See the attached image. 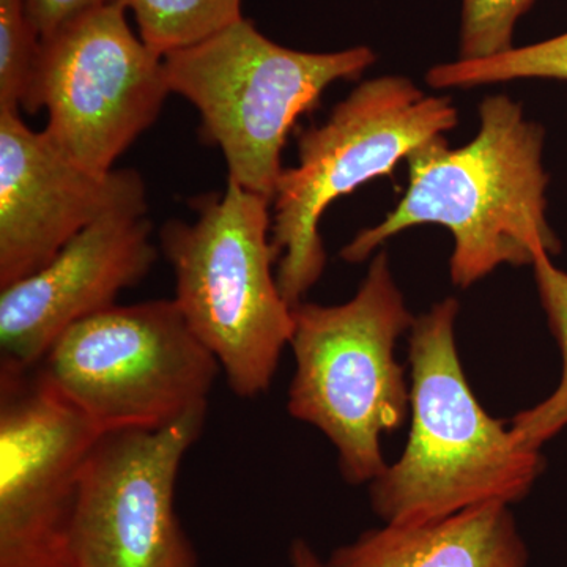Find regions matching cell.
<instances>
[{"label":"cell","instance_id":"7","mask_svg":"<svg viewBox=\"0 0 567 567\" xmlns=\"http://www.w3.org/2000/svg\"><path fill=\"white\" fill-rule=\"evenodd\" d=\"M219 369L174 298L115 305L81 320L39 365L102 434L156 431L208 406Z\"/></svg>","mask_w":567,"mask_h":567},{"label":"cell","instance_id":"19","mask_svg":"<svg viewBox=\"0 0 567 567\" xmlns=\"http://www.w3.org/2000/svg\"><path fill=\"white\" fill-rule=\"evenodd\" d=\"M115 0H28L29 17L40 39H47L85 11Z\"/></svg>","mask_w":567,"mask_h":567},{"label":"cell","instance_id":"15","mask_svg":"<svg viewBox=\"0 0 567 567\" xmlns=\"http://www.w3.org/2000/svg\"><path fill=\"white\" fill-rule=\"evenodd\" d=\"M132 10L141 39L159 54L181 50L240 21L241 0H117Z\"/></svg>","mask_w":567,"mask_h":567},{"label":"cell","instance_id":"6","mask_svg":"<svg viewBox=\"0 0 567 567\" xmlns=\"http://www.w3.org/2000/svg\"><path fill=\"white\" fill-rule=\"evenodd\" d=\"M456 125L450 96L425 95L404 76H380L353 89L323 125L301 130L297 166L282 171L271 200L276 278L287 303H303L323 275L319 224L327 208Z\"/></svg>","mask_w":567,"mask_h":567},{"label":"cell","instance_id":"12","mask_svg":"<svg viewBox=\"0 0 567 567\" xmlns=\"http://www.w3.org/2000/svg\"><path fill=\"white\" fill-rule=\"evenodd\" d=\"M147 215H111L85 227L35 274L0 289L2 363L39 368L70 327L115 306L158 259Z\"/></svg>","mask_w":567,"mask_h":567},{"label":"cell","instance_id":"10","mask_svg":"<svg viewBox=\"0 0 567 567\" xmlns=\"http://www.w3.org/2000/svg\"><path fill=\"white\" fill-rule=\"evenodd\" d=\"M207 412L200 406L156 431L100 436L82 473L73 567H199L175 511V486Z\"/></svg>","mask_w":567,"mask_h":567},{"label":"cell","instance_id":"17","mask_svg":"<svg viewBox=\"0 0 567 567\" xmlns=\"http://www.w3.org/2000/svg\"><path fill=\"white\" fill-rule=\"evenodd\" d=\"M40 41L28 0H0V110L24 111Z\"/></svg>","mask_w":567,"mask_h":567},{"label":"cell","instance_id":"9","mask_svg":"<svg viewBox=\"0 0 567 567\" xmlns=\"http://www.w3.org/2000/svg\"><path fill=\"white\" fill-rule=\"evenodd\" d=\"M102 435L39 368L0 363V567H73L82 473Z\"/></svg>","mask_w":567,"mask_h":567},{"label":"cell","instance_id":"2","mask_svg":"<svg viewBox=\"0 0 567 567\" xmlns=\"http://www.w3.org/2000/svg\"><path fill=\"white\" fill-rule=\"evenodd\" d=\"M456 298L410 328L412 427L401 458L371 483V505L388 525H421L468 507L514 505L546 468L540 451L518 445L468 385L456 346Z\"/></svg>","mask_w":567,"mask_h":567},{"label":"cell","instance_id":"13","mask_svg":"<svg viewBox=\"0 0 567 567\" xmlns=\"http://www.w3.org/2000/svg\"><path fill=\"white\" fill-rule=\"evenodd\" d=\"M528 550L509 506L468 507L421 525L369 529L336 548L327 567H527Z\"/></svg>","mask_w":567,"mask_h":567},{"label":"cell","instance_id":"18","mask_svg":"<svg viewBox=\"0 0 567 567\" xmlns=\"http://www.w3.org/2000/svg\"><path fill=\"white\" fill-rule=\"evenodd\" d=\"M536 0H462L458 61H483L513 50L518 18Z\"/></svg>","mask_w":567,"mask_h":567},{"label":"cell","instance_id":"5","mask_svg":"<svg viewBox=\"0 0 567 567\" xmlns=\"http://www.w3.org/2000/svg\"><path fill=\"white\" fill-rule=\"evenodd\" d=\"M163 58L171 92L199 111L205 137L221 148L229 178L271 200L298 118L315 110L333 82L358 80L377 61L368 47L290 50L245 17Z\"/></svg>","mask_w":567,"mask_h":567},{"label":"cell","instance_id":"14","mask_svg":"<svg viewBox=\"0 0 567 567\" xmlns=\"http://www.w3.org/2000/svg\"><path fill=\"white\" fill-rule=\"evenodd\" d=\"M532 267L548 327L561 350L563 374L557 390L546 401L517 413L509 429L518 445L540 451L567 427V274L555 267L547 254L537 257Z\"/></svg>","mask_w":567,"mask_h":567},{"label":"cell","instance_id":"3","mask_svg":"<svg viewBox=\"0 0 567 567\" xmlns=\"http://www.w3.org/2000/svg\"><path fill=\"white\" fill-rule=\"evenodd\" d=\"M415 319L385 249L375 254L352 300L293 308L287 410L333 443L347 483H372L388 468L382 435L402 427L410 406L395 342Z\"/></svg>","mask_w":567,"mask_h":567},{"label":"cell","instance_id":"16","mask_svg":"<svg viewBox=\"0 0 567 567\" xmlns=\"http://www.w3.org/2000/svg\"><path fill=\"white\" fill-rule=\"evenodd\" d=\"M517 80L567 81V32L483 61L439 63L425 76L434 89H473Z\"/></svg>","mask_w":567,"mask_h":567},{"label":"cell","instance_id":"11","mask_svg":"<svg viewBox=\"0 0 567 567\" xmlns=\"http://www.w3.org/2000/svg\"><path fill=\"white\" fill-rule=\"evenodd\" d=\"M147 212L136 171L91 173L29 128L21 112L0 110V289L50 264L99 219Z\"/></svg>","mask_w":567,"mask_h":567},{"label":"cell","instance_id":"8","mask_svg":"<svg viewBox=\"0 0 567 567\" xmlns=\"http://www.w3.org/2000/svg\"><path fill=\"white\" fill-rule=\"evenodd\" d=\"M169 93L163 55L132 31L115 0L41 39L24 111H47L52 145L107 174L156 122Z\"/></svg>","mask_w":567,"mask_h":567},{"label":"cell","instance_id":"4","mask_svg":"<svg viewBox=\"0 0 567 567\" xmlns=\"http://www.w3.org/2000/svg\"><path fill=\"white\" fill-rule=\"evenodd\" d=\"M193 223L167 221L159 244L175 275L186 323L249 399L274 382L293 333V308L274 274L271 199L227 178L223 194L197 199Z\"/></svg>","mask_w":567,"mask_h":567},{"label":"cell","instance_id":"1","mask_svg":"<svg viewBox=\"0 0 567 567\" xmlns=\"http://www.w3.org/2000/svg\"><path fill=\"white\" fill-rule=\"evenodd\" d=\"M544 130L507 95L480 104V132L462 147L440 137L409 156V185L385 219L360 230L342 259L361 264L394 235L435 224L454 238L451 281L461 289L502 265L561 251L547 221Z\"/></svg>","mask_w":567,"mask_h":567},{"label":"cell","instance_id":"20","mask_svg":"<svg viewBox=\"0 0 567 567\" xmlns=\"http://www.w3.org/2000/svg\"><path fill=\"white\" fill-rule=\"evenodd\" d=\"M290 566L292 567H327L322 559L317 557L315 548L305 539H295L290 546Z\"/></svg>","mask_w":567,"mask_h":567}]
</instances>
